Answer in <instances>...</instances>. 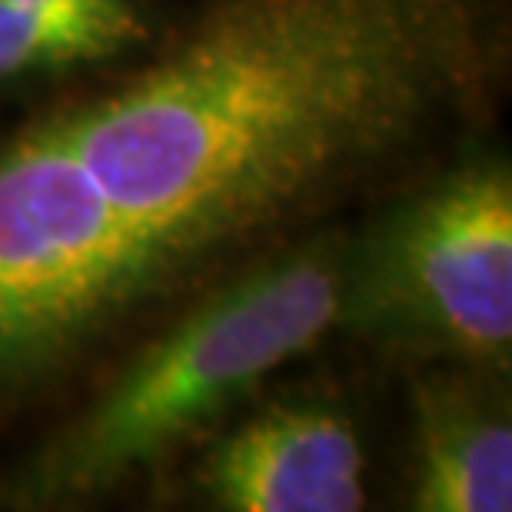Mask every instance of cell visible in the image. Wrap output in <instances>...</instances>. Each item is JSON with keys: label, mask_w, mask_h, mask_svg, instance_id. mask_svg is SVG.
Masks as SVG:
<instances>
[{"label": "cell", "mask_w": 512, "mask_h": 512, "mask_svg": "<svg viewBox=\"0 0 512 512\" xmlns=\"http://www.w3.org/2000/svg\"><path fill=\"white\" fill-rule=\"evenodd\" d=\"M10 4L47 10V14L107 20V24H120V27L147 34V14H143L140 0H10Z\"/></svg>", "instance_id": "8"}, {"label": "cell", "mask_w": 512, "mask_h": 512, "mask_svg": "<svg viewBox=\"0 0 512 512\" xmlns=\"http://www.w3.org/2000/svg\"><path fill=\"white\" fill-rule=\"evenodd\" d=\"M193 486L220 512H356L366 449L336 396H280L210 439Z\"/></svg>", "instance_id": "5"}, {"label": "cell", "mask_w": 512, "mask_h": 512, "mask_svg": "<svg viewBox=\"0 0 512 512\" xmlns=\"http://www.w3.org/2000/svg\"><path fill=\"white\" fill-rule=\"evenodd\" d=\"M54 117L0 150V426L74 380L157 296Z\"/></svg>", "instance_id": "4"}, {"label": "cell", "mask_w": 512, "mask_h": 512, "mask_svg": "<svg viewBox=\"0 0 512 512\" xmlns=\"http://www.w3.org/2000/svg\"><path fill=\"white\" fill-rule=\"evenodd\" d=\"M499 0H210L50 117L163 300L396 180L503 74Z\"/></svg>", "instance_id": "1"}, {"label": "cell", "mask_w": 512, "mask_h": 512, "mask_svg": "<svg viewBox=\"0 0 512 512\" xmlns=\"http://www.w3.org/2000/svg\"><path fill=\"white\" fill-rule=\"evenodd\" d=\"M336 330L386 356L509 373L512 167L469 150L350 233Z\"/></svg>", "instance_id": "3"}, {"label": "cell", "mask_w": 512, "mask_h": 512, "mask_svg": "<svg viewBox=\"0 0 512 512\" xmlns=\"http://www.w3.org/2000/svg\"><path fill=\"white\" fill-rule=\"evenodd\" d=\"M147 34L107 20L47 14L0 0V87L37 74L104 64L143 44Z\"/></svg>", "instance_id": "7"}, {"label": "cell", "mask_w": 512, "mask_h": 512, "mask_svg": "<svg viewBox=\"0 0 512 512\" xmlns=\"http://www.w3.org/2000/svg\"><path fill=\"white\" fill-rule=\"evenodd\" d=\"M509 373L423 363L409 376L406 506L416 512L512 509Z\"/></svg>", "instance_id": "6"}, {"label": "cell", "mask_w": 512, "mask_h": 512, "mask_svg": "<svg viewBox=\"0 0 512 512\" xmlns=\"http://www.w3.org/2000/svg\"><path fill=\"white\" fill-rule=\"evenodd\" d=\"M350 230H310L200 293L0 479V509L100 503L213 433L340 320Z\"/></svg>", "instance_id": "2"}]
</instances>
